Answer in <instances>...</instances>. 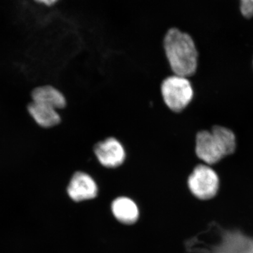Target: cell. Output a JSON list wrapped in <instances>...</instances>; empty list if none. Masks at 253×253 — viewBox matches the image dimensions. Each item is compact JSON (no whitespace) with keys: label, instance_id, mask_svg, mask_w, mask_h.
Listing matches in <instances>:
<instances>
[{"label":"cell","instance_id":"6da1fadb","mask_svg":"<svg viewBox=\"0 0 253 253\" xmlns=\"http://www.w3.org/2000/svg\"><path fill=\"white\" fill-rule=\"evenodd\" d=\"M189 249L196 253H253V237L212 221L191 241Z\"/></svg>","mask_w":253,"mask_h":253},{"label":"cell","instance_id":"7a4b0ae2","mask_svg":"<svg viewBox=\"0 0 253 253\" xmlns=\"http://www.w3.org/2000/svg\"><path fill=\"white\" fill-rule=\"evenodd\" d=\"M163 48L169 67L174 75L189 78L198 67V51L188 33L171 28L163 38Z\"/></svg>","mask_w":253,"mask_h":253},{"label":"cell","instance_id":"3957f363","mask_svg":"<svg viewBox=\"0 0 253 253\" xmlns=\"http://www.w3.org/2000/svg\"><path fill=\"white\" fill-rule=\"evenodd\" d=\"M236 148L235 134L225 126H214L211 131H201L196 135V154L208 166L234 154Z\"/></svg>","mask_w":253,"mask_h":253},{"label":"cell","instance_id":"277c9868","mask_svg":"<svg viewBox=\"0 0 253 253\" xmlns=\"http://www.w3.org/2000/svg\"><path fill=\"white\" fill-rule=\"evenodd\" d=\"M161 92L165 104L174 113L185 109L194 97V89L188 78L174 74L163 80Z\"/></svg>","mask_w":253,"mask_h":253},{"label":"cell","instance_id":"5b68a950","mask_svg":"<svg viewBox=\"0 0 253 253\" xmlns=\"http://www.w3.org/2000/svg\"><path fill=\"white\" fill-rule=\"evenodd\" d=\"M188 186L195 197L200 200L213 199L219 189V178L208 165H199L188 178Z\"/></svg>","mask_w":253,"mask_h":253},{"label":"cell","instance_id":"8992f818","mask_svg":"<svg viewBox=\"0 0 253 253\" xmlns=\"http://www.w3.org/2000/svg\"><path fill=\"white\" fill-rule=\"evenodd\" d=\"M94 153L100 164L105 168H118L126 161V151L124 146L113 136L96 143Z\"/></svg>","mask_w":253,"mask_h":253},{"label":"cell","instance_id":"52a82bcc","mask_svg":"<svg viewBox=\"0 0 253 253\" xmlns=\"http://www.w3.org/2000/svg\"><path fill=\"white\" fill-rule=\"evenodd\" d=\"M97 191L94 179L87 173L83 172L75 173L68 186L70 198L77 202L94 199Z\"/></svg>","mask_w":253,"mask_h":253},{"label":"cell","instance_id":"ba28073f","mask_svg":"<svg viewBox=\"0 0 253 253\" xmlns=\"http://www.w3.org/2000/svg\"><path fill=\"white\" fill-rule=\"evenodd\" d=\"M27 110L34 122L44 129L54 127L61 122L59 111L47 105L31 101L28 105Z\"/></svg>","mask_w":253,"mask_h":253},{"label":"cell","instance_id":"9c48e42d","mask_svg":"<svg viewBox=\"0 0 253 253\" xmlns=\"http://www.w3.org/2000/svg\"><path fill=\"white\" fill-rule=\"evenodd\" d=\"M31 96V101L47 105L58 111L64 109L67 104L64 94L57 88L49 84L37 86L32 91Z\"/></svg>","mask_w":253,"mask_h":253},{"label":"cell","instance_id":"30bf717a","mask_svg":"<svg viewBox=\"0 0 253 253\" xmlns=\"http://www.w3.org/2000/svg\"><path fill=\"white\" fill-rule=\"evenodd\" d=\"M112 212L118 221L126 224H134L139 214L135 203L126 197L118 198L113 201Z\"/></svg>","mask_w":253,"mask_h":253},{"label":"cell","instance_id":"8fae6325","mask_svg":"<svg viewBox=\"0 0 253 253\" xmlns=\"http://www.w3.org/2000/svg\"><path fill=\"white\" fill-rule=\"evenodd\" d=\"M241 11L245 17L253 16V0H241Z\"/></svg>","mask_w":253,"mask_h":253},{"label":"cell","instance_id":"7c38bea8","mask_svg":"<svg viewBox=\"0 0 253 253\" xmlns=\"http://www.w3.org/2000/svg\"><path fill=\"white\" fill-rule=\"evenodd\" d=\"M38 4L45 5L47 6H51L56 4L59 0H34Z\"/></svg>","mask_w":253,"mask_h":253}]
</instances>
